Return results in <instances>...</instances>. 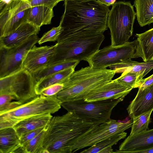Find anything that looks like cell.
I'll list each match as a JSON object with an SVG mask.
<instances>
[{"instance_id": "6da1fadb", "label": "cell", "mask_w": 153, "mask_h": 153, "mask_svg": "<svg viewBox=\"0 0 153 153\" xmlns=\"http://www.w3.org/2000/svg\"><path fill=\"white\" fill-rule=\"evenodd\" d=\"M65 11L59 25L63 30L57 43L68 38L103 33L107 30L108 7L97 0H64Z\"/></svg>"}, {"instance_id": "7a4b0ae2", "label": "cell", "mask_w": 153, "mask_h": 153, "mask_svg": "<svg viewBox=\"0 0 153 153\" xmlns=\"http://www.w3.org/2000/svg\"><path fill=\"white\" fill-rule=\"evenodd\" d=\"M96 125L74 111L53 117L47 127L42 145L43 153H72L76 141Z\"/></svg>"}, {"instance_id": "3957f363", "label": "cell", "mask_w": 153, "mask_h": 153, "mask_svg": "<svg viewBox=\"0 0 153 153\" xmlns=\"http://www.w3.org/2000/svg\"><path fill=\"white\" fill-rule=\"evenodd\" d=\"M115 71L90 66L75 71L63 82L64 89L56 96L62 102L84 99L91 92L111 81Z\"/></svg>"}, {"instance_id": "277c9868", "label": "cell", "mask_w": 153, "mask_h": 153, "mask_svg": "<svg viewBox=\"0 0 153 153\" xmlns=\"http://www.w3.org/2000/svg\"><path fill=\"white\" fill-rule=\"evenodd\" d=\"M105 38L103 33H98L73 36L57 43L47 66L65 61H85L99 49Z\"/></svg>"}, {"instance_id": "5b68a950", "label": "cell", "mask_w": 153, "mask_h": 153, "mask_svg": "<svg viewBox=\"0 0 153 153\" xmlns=\"http://www.w3.org/2000/svg\"><path fill=\"white\" fill-rule=\"evenodd\" d=\"M62 102L56 94H42L8 111L0 114V129L13 127L19 121L35 116L52 114L61 108Z\"/></svg>"}, {"instance_id": "8992f818", "label": "cell", "mask_w": 153, "mask_h": 153, "mask_svg": "<svg viewBox=\"0 0 153 153\" xmlns=\"http://www.w3.org/2000/svg\"><path fill=\"white\" fill-rule=\"evenodd\" d=\"M136 16L130 2L117 1L112 5L107 20L110 31L111 45H120L128 42L132 34Z\"/></svg>"}, {"instance_id": "52a82bcc", "label": "cell", "mask_w": 153, "mask_h": 153, "mask_svg": "<svg viewBox=\"0 0 153 153\" xmlns=\"http://www.w3.org/2000/svg\"><path fill=\"white\" fill-rule=\"evenodd\" d=\"M124 97L91 102L79 100L62 102L61 106L67 111H74L79 116L98 125L111 120L113 109Z\"/></svg>"}, {"instance_id": "ba28073f", "label": "cell", "mask_w": 153, "mask_h": 153, "mask_svg": "<svg viewBox=\"0 0 153 153\" xmlns=\"http://www.w3.org/2000/svg\"><path fill=\"white\" fill-rule=\"evenodd\" d=\"M37 82L33 75L23 68L0 78V94L10 95L14 100L23 104L38 96L35 91Z\"/></svg>"}, {"instance_id": "9c48e42d", "label": "cell", "mask_w": 153, "mask_h": 153, "mask_svg": "<svg viewBox=\"0 0 153 153\" xmlns=\"http://www.w3.org/2000/svg\"><path fill=\"white\" fill-rule=\"evenodd\" d=\"M139 57L136 39L121 45H110L99 49L85 61L92 68L103 69L128 59Z\"/></svg>"}, {"instance_id": "30bf717a", "label": "cell", "mask_w": 153, "mask_h": 153, "mask_svg": "<svg viewBox=\"0 0 153 153\" xmlns=\"http://www.w3.org/2000/svg\"><path fill=\"white\" fill-rule=\"evenodd\" d=\"M132 119L126 122L111 119L108 121L94 126L76 141L72 153L91 146L116 134L124 131L131 127Z\"/></svg>"}, {"instance_id": "8fae6325", "label": "cell", "mask_w": 153, "mask_h": 153, "mask_svg": "<svg viewBox=\"0 0 153 153\" xmlns=\"http://www.w3.org/2000/svg\"><path fill=\"white\" fill-rule=\"evenodd\" d=\"M39 39L37 35H33L19 45L10 48L0 47V78L23 69L22 63L26 55Z\"/></svg>"}, {"instance_id": "7c38bea8", "label": "cell", "mask_w": 153, "mask_h": 153, "mask_svg": "<svg viewBox=\"0 0 153 153\" xmlns=\"http://www.w3.org/2000/svg\"><path fill=\"white\" fill-rule=\"evenodd\" d=\"M29 0H12L0 10V36L8 35L27 22L31 7Z\"/></svg>"}, {"instance_id": "4fadbf2b", "label": "cell", "mask_w": 153, "mask_h": 153, "mask_svg": "<svg viewBox=\"0 0 153 153\" xmlns=\"http://www.w3.org/2000/svg\"><path fill=\"white\" fill-rule=\"evenodd\" d=\"M57 43L51 46L39 47L35 45L27 52L22 63V68L33 75L47 66L54 55Z\"/></svg>"}, {"instance_id": "5bb4252c", "label": "cell", "mask_w": 153, "mask_h": 153, "mask_svg": "<svg viewBox=\"0 0 153 153\" xmlns=\"http://www.w3.org/2000/svg\"><path fill=\"white\" fill-rule=\"evenodd\" d=\"M133 89L118 82L116 79L95 89L84 99L86 102L117 99L125 97Z\"/></svg>"}, {"instance_id": "9a60e30c", "label": "cell", "mask_w": 153, "mask_h": 153, "mask_svg": "<svg viewBox=\"0 0 153 153\" xmlns=\"http://www.w3.org/2000/svg\"><path fill=\"white\" fill-rule=\"evenodd\" d=\"M153 147V128L134 135H129L114 153H136Z\"/></svg>"}, {"instance_id": "2e32d148", "label": "cell", "mask_w": 153, "mask_h": 153, "mask_svg": "<svg viewBox=\"0 0 153 153\" xmlns=\"http://www.w3.org/2000/svg\"><path fill=\"white\" fill-rule=\"evenodd\" d=\"M127 110L131 119L153 110V84L143 90L139 89Z\"/></svg>"}, {"instance_id": "e0dca14e", "label": "cell", "mask_w": 153, "mask_h": 153, "mask_svg": "<svg viewBox=\"0 0 153 153\" xmlns=\"http://www.w3.org/2000/svg\"><path fill=\"white\" fill-rule=\"evenodd\" d=\"M40 28L28 22L21 25L8 35L0 36V47L10 48L19 45L33 35H37Z\"/></svg>"}, {"instance_id": "ac0fdd59", "label": "cell", "mask_w": 153, "mask_h": 153, "mask_svg": "<svg viewBox=\"0 0 153 153\" xmlns=\"http://www.w3.org/2000/svg\"><path fill=\"white\" fill-rule=\"evenodd\" d=\"M109 67L110 69L115 71L116 74L124 72L135 73L142 80L153 68V61L140 62L128 59Z\"/></svg>"}, {"instance_id": "d6986e66", "label": "cell", "mask_w": 153, "mask_h": 153, "mask_svg": "<svg viewBox=\"0 0 153 153\" xmlns=\"http://www.w3.org/2000/svg\"><path fill=\"white\" fill-rule=\"evenodd\" d=\"M22 153L20 138L13 127L0 129V153Z\"/></svg>"}, {"instance_id": "ffe728a7", "label": "cell", "mask_w": 153, "mask_h": 153, "mask_svg": "<svg viewBox=\"0 0 153 153\" xmlns=\"http://www.w3.org/2000/svg\"><path fill=\"white\" fill-rule=\"evenodd\" d=\"M52 117L51 114L35 116L22 120L13 127L20 138L30 131L47 126Z\"/></svg>"}, {"instance_id": "44dd1931", "label": "cell", "mask_w": 153, "mask_h": 153, "mask_svg": "<svg viewBox=\"0 0 153 153\" xmlns=\"http://www.w3.org/2000/svg\"><path fill=\"white\" fill-rule=\"evenodd\" d=\"M54 16L53 9L44 5L31 7L27 22L40 27L45 25L51 24Z\"/></svg>"}, {"instance_id": "7402d4cb", "label": "cell", "mask_w": 153, "mask_h": 153, "mask_svg": "<svg viewBox=\"0 0 153 153\" xmlns=\"http://www.w3.org/2000/svg\"><path fill=\"white\" fill-rule=\"evenodd\" d=\"M140 57L144 62L153 60V28L144 32L136 34Z\"/></svg>"}, {"instance_id": "603a6c76", "label": "cell", "mask_w": 153, "mask_h": 153, "mask_svg": "<svg viewBox=\"0 0 153 153\" xmlns=\"http://www.w3.org/2000/svg\"><path fill=\"white\" fill-rule=\"evenodd\" d=\"M137 20L141 27L153 23V0H135Z\"/></svg>"}, {"instance_id": "cb8c5ba5", "label": "cell", "mask_w": 153, "mask_h": 153, "mask_svg": "<svg viewBox=\"0 0 153 153\" xmlns=\"http://www.w3.org/2000/svg\"><path fill=\"white\" fill-rule=\"evenodd\" d=\"M75 68L71 67L49 76L38 82L35 91L38 95L41 94L42 91L47 87L57 83L62 84L75 71Z\"/></svg>"}, {"instance_id": "d4e9b609", "label": "cell", "mask_w": 153, "mask_h": 153, "mask_svg": "<svg viewBox=\"0 0 153 153\" xmlns=\"http://www.w3.org/2000/svg\"><path fill=\"white\" fill-rule=\"evenodd\" d=\"M127 133L123 131L102 140L88 149L80 152V153H113L112 146L120 140L125 138Z\"/></svg>"}, {"instance_id": "484cf974", "label": "cell", "mask_w": 153, "mask_h": 153, "mask_svg": "<svg viewBox=\"0 0 153 153\" xmlns=\"http://www.w3.org/2000/svg\"><path fill=\"white\" fill-rule=\"evenodd\" d=\"M79 62L78 61H70L56 63L46 66L36 72L33 75L38 82L49 76L65 69L75 68Z\"/></svg>"}, {"instance_id": "4316f807", "label": "cell", "mask_w": 153, "mask_h": 153, "mask_svg": "<svg viewBox=\"0 0 153 153\" xmlns=\"http://www.w3.org/2000/svg\"><path fill=\"white\" fill-rule=\"evenodd\" d=\"M46 128L21 146L22 153H43L42 145Z\"/></svg>"}, {"instance_id": "83f0119b", "label": "cell", "mask_w": 153, "mask_h": 153, "mask_svg": "<svg viewBox=\"0 0 153 153\" xmlns=\"http://www.w3.org/2000/svg\"><path fill=\"white\" fill-rule=\"evenodd\" d=\"M153 111L151 110L132 118L133 123L130 135H134L147 130Z\"/></svg>"}, {"instance_id": "f1b7e54d", "label": "cell", "mask_w": 153, "mask_h": 153, "mask_svg": "<svg viewBox=\"0 0 153 153\" xmlns=\"http://www.w3.org/2000/svg\"><path fill=\"white\" fill-rule=\"evenodd\" d=\"M120 83L129 86L133 88H138L141 79L135 73L124 72L120 76L116 79Z\"/></svg>"}, {"instance_id": "f546056e", "label": "cell", "mask_w": 153, "mask_h": 153, "mask_svg": "<svg viewBox=\"0 0 153 153\" xmlns=\"http://www.w3.org/2000/svg\"><path fill=\"white\" fill-rule=\"evenodd\" d=\"M62 30V28L60 25L57 27H53L44 34L41 38L39 39L38 42V43L41 45L47 42L57 41Z\"/></svg>"}, {"instance_id": "4dcf8cb0", "label": "cell", "mask_w": 153, "mask_h": 153, "mask_svg": "<svg viewBox=\"0 0 153 153\" xmlns=\"http://www.w3.org/2000/svg\"><path fill=\"white\" fill-rule=\"evenodd\" d=\"M64 89L63 83H57L51 85L43 90L41 94L45 96H50L57 94Z\"/></svg>"}, {"instance_id": "1f68e13d", "label": "cell", "mask_w": 153, "mask_h": 153, "mask_svg": "<svg viewBox=\"0 0 153 153\" xmlns=\"http://www.w3.org/2000/svg\"><path fill=\"white\" fill-rule=\"evenodd\" d=\"M47 126L30 131L22 135L20 138L21 146L37 135L45 129Z\"/></svg>"}, {"instance_id": "d6a6232c", "label": "cell", "mask_w": 153, "mask_h": 153, "mask_svg": "<svg viewBox=\"0 0 153 153\" xmlns=\"http://www.w3.org/2000/svg\"><path fill=\"white\" fill-rule=\"evenodd\" d=\"M31 7L37 5H44L51 9L59 2L65 0H29Z\"/></svg>"}, {"instance_id": "836d02e7", "label": "cell", "mask_w": 153, "mask_h": 153, "mask_svg": "<svg viewBox=\"0 0 153 153\" xmlns=\"http://www.w3.org/2000/svg\"><path fill=\"white\" fill-rule=\"evenodd\" d=\"M153 84V74L145 79H143L139 83V89L143 90Z\"/></svg>"}, {"instance_id": "e575fe53", "label": "cell", "mask_w": 153, "mask_h": 153, "mask_svg": "<svg viewBox=\"0 0 153 153\" xmlns=\"http://www.w3.org/2000/svg\"><path fill=\"white\" fill-rule=\"evenodd\" d=\"M14 100L11 95L6 94H0V108L7 105Z\"/></svg>"}, {"instance_id": "d590c367", "label": "cell", "mask_w": 153, "mask_h": 153, "mask_svg": "<svg viewBox=\"0 0 153 153\" xmlns=\"http://www.w3.org/2000/svg\"><path fill=\"white\" fill-rule=\"evenodd\" d=\"M101 4L108 7L114 5L116 0H97Z\"/></svg>"}, {"instance_id": "8d00e7d4", "label": "cell", "mask_w": 153, "mask_h": 153, "mask_svg": "<svg viewBox=\"0 0 153 153\" xmlns=\"http://www.w3.org/2000/svg\"><path fill=\"white\" fill-rule=\"evenodd\" d=\"M12 0H0V10L6 5L10 3Z\"/></svg>"}, {"instance_id": "74e56055", "label": "cell", "mask_w": 153, "mask_h": 153, "mask_svg": "<svg viewBox=\"0 0 153 153\" xmlns=\"http://www.w3.org/2000/svg\"><path fill=\"white\" fill-rule=\"evenodd\" d=\"M136 153H153V147L149 149L137 152Z\"/></svg>"}, {"instance_id": "f35d334b", "label": "cell", "mask_w": 153, "mask_h": 153, "mask_svg": "<svg viewBox=\"0 0 153 153\" xmlns=\"http://www.w3.org/2000/svg\"><path fill=\"white\" fill-rule=\"evenodd\" d=\"M68 1H74L75 2H82L85 1H86L89 0H66Z\"/></svg>"}]
</instances>
